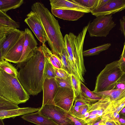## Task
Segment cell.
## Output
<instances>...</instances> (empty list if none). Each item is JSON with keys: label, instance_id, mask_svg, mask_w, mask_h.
I'll list each match as a JSON object with an SVG mask.
<instances>
[{"label": "cell", "instance_id": "5bb4252c", "mask_svg": "<svg viewBox=\"0 0 125 125\" xmlns=\"http://www.w3.org/2000/svg\"><path fill=\"white\" fill-rule=\"evenodd\" d=\"M51 8L74 10L85 13L91 12L89 9L75 2L74 0H50Z\"/></svg>", "mask_w": 125, "mask_h": 125}, {"label": "cell", "instance_id": "d6a6232c", "mask_svg": "<svg viewBox=\"0 0 125 125\" xmlns=\"http://www.w3.org/2000/svg\"><path fill=\"white\" fill-rule=\"evenodd\" d=\"M77 3L89 9L91 11L95 9L98 0H74Z\"/></svg>", "mask_w": 125, "mask_h": 125}, {"label": "cell", "instance_id": "f6af8a7d", "mask_svg": "<svg viewBox=\"0 0 125 125\" xmlns=\"http://www.w3.org/2000/svg\"><path fill=\"white\" fill-rule=\"evenodd\" d=\"M120 113L122 115L125 114V106L121 110Z\"/></svg>", "mask_w": 125, "mask_h": 125}, {"label": "cell", "instance_id": "44dd1931", "mask_svg": "<svg viewBox=\"0 0 125 125\" xmlns=\"http://www.w3.org/2000/svg\"><path fill=\"white\" fill-rule=\"evenodd\" d=\"M23 0H0V10L6 13L8 10L19 7Z\"/></svg>", "mask_w": 125, "mask_h": 125}, {"label": "cell", "instance_id": "7402d4cb", "mask_svg": "<svg viewBox=\"0 0 125 125\" xmlns=\"http://www.w3.org/2000/svg\"><path fill=\"white\" fill-rule=\"evenodd\" d=\"M0 69L13 76L17 77L18 72L17 69L6 60L3 59L0 61Z\"/></svg>", "mask_w": 125, "mask_h": 125}, {"label": "cell", "instance_id": "d6986e66", "mask_svg": "<svg viewBox=\"0 0 125 125\" xmlns=\"http://www.w3.org/2000/svg\"><path fill=\"white\" fill-rule=\"evenodd\" d=\"M102 97L113 103L125 97V89H115L101 92H94Z\"/></svg>", "mask_w": 125, "mask_h": 125}, {"label": "cell", "instance_id": "9c48e42d", "mask_svg": "<svg viewBox=\"0 0 125 125\" xmlns=\"http://www.w3.org/2000/svg\"><path fill=\"white\" fill-rule=\"evenodd\" d=\"M75 98L73 89L58 87L55 94L53 102L55 105L69 113L73 106Z\"/></svg>", "mask_w": 125, "mask_h": 125}, {"label": "cell", "instance_id": "83f0119b", "mask_svg": "<svg viewBox=\"0 0 125 125\" xmlns=\"http://www.w3.org/2000/svg\"><path fill=\"white\" fill-rule=\"evenodd\" d=\"M26 16L27 17H29L30 19L35 26L40 31L44 37L47 39L45 31L36 14L31 10Z\"/></svg>", "mask_w": 125, "mask_h": 125}, {"label": "cell", "instance_id": "7c38bea8", "mask_svg": "<svg viewBox=\"0 0 125 125\" xmlns=\"http://www.w3.org/2000/svg\"><path fill=\"white\" fill-rule=\"evenodd\" d=\"M24 32L15 29L8 33L0 39V61L14 45L21 35Z\"/></svg>", "mask_w": 125, "mask_h": 125}, {"label": "cell", "instance_id": "1f68e13d", "mask_svg": "<svg viewBox=\"0 0 125 125\" xmlns=\"http://www.w3.org/2000/svg\"><path fill=\"white\" fill-rule=\"evenodd\" d=\"M54 78L58 87L73 89L71 75L67 79H64L57 77H56Z\"/></svg>", "mask_w": 125, "mask_h": 125}, {"label": "cell", "instance_id": "e575fe53", "mask_svg": "<svg viewBox=\"0 0 125 125\" xmlns=\"http://www.w3.org/2000/svg\"><path fill=\"white\" fill-rule=\"evenodd\" d=\"M64 113L72 121L73 123V125H88L82 119L75 117L65 111Z\"/></svg>", "mask_w": 125, "mask_h": 125}, {"label": "cell", "instance_id": "8992f818", "mask_svg": "<svg viewBox=\"0 0 125 125\" xmlns=\"http://www.w3.org/2000/svg\"><path fill=\"white\" fill-rule=\"evenodd\" d=\"M112 14L99 15L90 23L87 31L91 37H106L115 26L113 21Z\"/></svg>", "mask_w": 125, "mask_h": 125}, {"label": "cell", "instance_id": "d4e9b609", "mask_svg": "<svg viewBox=\"0 0 125 125\" xmlns=\"http://www.w3.org/2000/svg\"><path fill=\"white\" fill-rule=\"evenodd\" d=\"M112 103V105L111 110L106 114L113 115L116 119L117 115L125 106V97L119 100Z\"/></svg>", "mask_w": 125, "mask_h": 125}, {"label": "cell", "instance_id": "ee69618b", "mask_svg": "<svg viewBox=\"0 0 125 125\" xmlns=\"http://www.w3.org/2000/svg\"><path fill=\"white\" fill-rule=\"evenodd\" d=\"M104 120L101 119L99 120V121L94 123L93 125H99V124L100 123H101L102 122H104Z\"/></svg>", "mask_w": 125, "mask_h": 125}, {"label": "cell", "instance_id": "ab89813d", "mask_svg": "<svg viewBox=\"0 0 125 125\" xmlns=\"http://www.w3.org/2000/svg\"><path fill=\"white\" fill-rule=\"evenodd\" d=\"M118 61L122 71L123 73L125 72V58L120 57Z\"/></svg>", "mask_w": 125, "mask_h": 125}, {"label": "cell", "instance_id": "74e56055", "mask_svg": "<svg viewBox=\"0 0 125 125\" xmlns=\"http://www.w3.org/2000/svg\"><path fill=\"white\" fill-rule=\"evenodd\" d=\"M51 56L54 60L60 67L61 69L65 70L62 61L58 56L56 54H53L52 53L51 54Z\"/></svg>", "mask_w": 125, "mask_h": 125}, {"label": "cell", "instance_id": "52a82bcc", "mask_svg": "<svg viewBox=\"0 0 125 125\" xmlns=\"http://www.w3.org/2000/svg\"><path fill=\"white\" fill-rule=\"evenodd\" d=\"M112 103L106 99H102L89 106L82 118L88 125H93L101 119L102 116L111 110Z\"/></svg>", "mask_w": 125, "mask_h": 125}, {"label": "cell", "instance_id": "4dcf8cb0", "mask_svg": "<svg viewBox=\"0 0 125 125\" xmlns=\"http://www.w3.org/2000/svg\"><path fill=\"white\" fill-rule=\"evenodd\" d=\"M81 85L82 94L85 97L91 100L97 101L102 99L101 97L89 90L82 82Z\"/></svg>", "mask_w": 125, "mask_h": 125}, {"label": "cell", "instance_id": "e0dca14e", "mask_svg": "<svg viewBox=\"0 0 125 125\" xmlns=\"http://www.w3.org/2000/svg\"><path fill=\"white\" fill-rule=\"evenodd\" d=\"M23 120L38 125H58L51 119L42 114L38 111L22 115Z\"/></svg>", "mask_w": 125, "mask_h": 125}, {"label": "cell", "instance_id": "8fae6325", "mask_svg": "<svg viewBox=\"0 0 125 125\" xmlns=\"http://www.w3.org/2000/svg\"><path fill=\"white\" fill-rule=\"evenodd\" d=\"M24 32L25 41L21 57L18 63H25L33 55L35 49L37 47V42L31 31L25 28Z\"/></svg>", "mask_w": 125, "mask_h": 125}, {"label": "cell", "instance_id": "277c9868", "mask_svg": "<svg viewBox=\"0 0 125 125\" xmlns=\"http://www.w3.org/2000/svg\"><path fill=\"white\" fill-rule=\"evenodd\" d=\"M123 73L118 60L107 64L97 76L95 88L92 92H99L114 89Z\"/></svg>", "mask_w": 125, "mask_h": 125}, {"label": "cell", "instance_id": "f35d334b", "mask_svg": "<svg viewBox=\"0 0 125 125\" xmlns=\"http://www.w3.org/2000/svg\"><path fill=\"white\" fill-rule=\"evenodd\" d=\"M120 27L119 30L123 34L125 39V16H124L122 19L120 20Z\"/></svg>", "mask_w": 125, "mask_h": 125}, {"label": "cell", "instance_id": "7a4b0ae2", "mask_svg": "<svg viewBox=\"0 0 125 125\" xmlns=\"http://www.w3.org/2000/svg\"><path fill=\"white\" fill-rule=\"evenodd\" d=\"M31 9L37 15L42 25L52 53L60 55L65 51V46L58 21L41 2L34 3Z\"/></svg>", "mask_w": 125, "mask_h": 125}, {"label": "cell", "instance_id": "2e32d148", "mask_svg": "<svg viewBox=\"0 0 125 125\" xmlns=\"http://www.w3.org/2000/svg\"><path fill=\"white\" fill-rule=\"evenodd\" d=\"M52 14L55 16L65 20L74 21L83 17L85 13L74 10L51 8Z\"/></svg>", "mask_w": 125, "mask_h": 125}, {"label": "cell", "instance_id": "484cf974", "mask_svg": "<svg viewBox=\"0 0 125 125\" xmlns=\"http://www.w3.org/2000/svg\"><path fill=\"white\" fill-rule=\"evenodd\" d=\"M45 62L44 70V78H54L56 77V76L54 67L47 58L45 56Z\"/></svg>", "mask_w": 125, "mask_h": 125}, {"label": "cell", "instance_id": "681fc988", "mask_svg": "<svg viewBox=\"0 0 125 125\" xmlns=\"http://www.w3.org/2000/svg\"></svg>", "mask_w": 125, "mask_h": 125}, {"label": "cell", "instance_id": "60d3db41", "mask_svg": "<svg viewBox=\"0 0 125 125\" xmlns=\"http://www.w3.org/2000/svg\"><path fill=\"white\" fill-rule=\"evenodd\" d=\"M103 122L105 125H120L119 122L114 120H105Z\"/></svg>", "mask_w": 125, "mask_h": 125}, {"label": "cell", "instance_id": "f1b7e54d", "mask_svg": "<svg viewBox=\"0 0 125 125\" xmlns=\"http://www.w3.org/2000/svg\"><path fill=\"white\" fill-rule=\"evenodd\" d=\"M19 108L17 105L0 96V111L9 110Z\"/></svg>", "mask_w": 125, "mask_h": 125}, {"label": "cell", "instance_id": "cb8c5ba5", "mask_svg": "<svg viewBox=\"0 0 125 125\" xmlns=\"http://www.w3.org/2000/svg\"><path fill=\"white\" fill-rule=\"evenodd\" d=\"M25 22L28 25L34 33L38 40L42 43H45L47 40L42 33L34 26L29 17H27L24 20Z\"/></svg>", "mask_w": 125, "mask_h": 125}, {"label": "cell", "instance_id": "d590c367", "mask_svg": "<svg viewBox=\"0 0 125 125\" xmlns=\"http://www.w3.org/2000/svg\"><path fill=\"white\" fill-rule=\"evenodd\" d=\"M56 77L64 79H68L71 75L66 71L61 69H58L54 67Z\"/></svg>", "mask_w": 125, "mask_h": 125}, {"label": "cell", "instance_id": "b9f144b4", "mask_svg": "<svg viewBox=\"0 0 125 125\" xmlns=\"http://www.w3.org/2000/svg\"><path fill=\"white\" fill-rule=\"evenodd\" d=\"M110 0H98L96 6L95 8H96L106 4Z\"/></svg>", "mask_w": 125, "mask_h": 125}, {"label": "cell", "instance_id": "4fadbf2b", "mask_svg": "<svg viewBox=\"0 0 125 125\" xmlns=\"http://www.w3.org/2000/svg\"><path fill=\"white\" fill-rule=\"evenodd\" d=\"M58 86L55 78H45L42 87L43 92L42 106L46 104L54 105L53 99Z\"/></svg>", "mask_w": 125, "mask_h": 125}, {"label": "cell", "instance_id": "7bdbcfd3", "mask_svg": "<svg viewBox=\"0 0 125 125\" xmlns=\"http://www.w3.org/2000/svg\"><path fill=\"white\" fill-rule=\"evenodd\" d=\"M121 57L125 58V39L124 43V47L122 52L121 55Z\"/></svg>", "mask_w": 125, "mask_h": 125}, {"label": "cell", "instance_id": "bcb514c9", "mask_svg": "<svg viewBox=\"0 0 125 125\" xmlns=\"http://www.w3.org/2000/svg\"><path fill=\"white\" fill-rule=\"evenodd\" d=\"M3 120L0 119V125H5Z\"/></svg>", "mask_w": 125, "mask_h": 125}, {"label": "cell", "instance_id": "c3c4849f", "mask_svg": "<svg viewBox=\"0 0 125 125\" xmlns=\"http://www.w3.org/2000/svg\"><path fill=\"white\" fill-rule=\"evenodd\" d=\"M120 125H125V124H121L120 123Z\"/></svg>", "mask_w": 125, "mask_h": 125}, {"label": "cell", "instance_id": "4316f807", "mask_svg": "<svg viewBox=\"0 0 125 125\" xmlns=\"http://www.w3.org/2000/svg\"><path fill=\"white\" fill-rule=\"evenodd\" d=\"M89 106L87 105L80 106H73L68 113L75 117L82 119L87 111Z\"/></svg>", "mask_w": 125, "mask_h": 125}, {"label": "cell", "instance_id": "5b68a950", "mask_svg": "<svg viewBox=\"0 0 125 125\" xmlns=\"http://www.w3.org/2000/svg\"><path fill=\"white\" fill-rule=\"evenodd\" d=\"M87 32L86 29H83L75 39L74 42L77 56L76 60L75 61L72 62L69 61L67 59L72 69L73 74L81 82L83 83L85 82L83 76L86 70L84 64L83 49Z\"/></svg>", "mask_w": 125, "mask_h": 125}, {"label": "cell", "instance_id": "ffe728a7", "mask_svg": "<svg viewBox=\"0 0 125 125\" xmlns=\"http://www.w3.org/2000/svg\"><path fill=\"white\" fill-rule=\"evenodd\" d=\"M19 22L13 20L6 13L0 10V28H19Z\"/></svg>", "mask_w": 125, "mask_h": 125}, {"label": "cell", "instance_id": "7dc6e473", "mask_svg": "<svg viewBox=\"0 0 125 125\" xmlns=\"http://www.w3.org/2000/svg\"><path fill=\"white\" fill-rule=\"evenodd\" d=\"M103 122H102L100 123L99 125H105Z\"/></svg>", "mask_w": 125, "mask_h": 125}, {"label": "cell", "instance_id": "603a6c76", "mask_svg": "<svg viewBox=\"0 0 125 125\" xmlns=\"http://www.w3.org/2000/svg\"><path fill=\"white\" fill-rule=\"evenodd\" d=\"M111 45V43H107L83 51V56H88L98 54L101 52L107 49Z\"/></svg>", "mask_w": 125, "mask_h": 125}, {"label": "cell", "instance_id": "f546056e", "mask_svg": "<svg viewBox=\"0 0 125 125\" xmlns=\"http://www.w3.org/2000/svg\"><path fill=\"white\" fill-rule=\"evenodd\" d=\"M71 76L73 89L75 98L82 94L81 85V82L73 74L71 75Z\"/></svg>", "mask_w": 125, "mask_h": 125}, {"label": "cell", "instance_id": "9a60e30c", "mask_svg": "<svg viewBox=\"0 0 125 125\" xmlns=\"http://www.w3.org/2000/svg\"><path fill=\"white\" fill-rule=\"evenodd\" d=\"M24 41V32L15 43L3 56V59L9 62L18 63L22 55Z\"/></svg>", "mask_w": 125, "mask_h": 125}, {"label": "cell", "instance_id": "3957f363", "mask_svg": "<svg viewBox=\"0 0 125 125\" xmlns=\"http://www.w3.org/2000/svg\"><path fill=\"white\" fill-rule=\"evenodd\" d=\"M0 96L17 105L25 103L30 98L29 95L17 77L0 69Z\"/></svg>", "mask_w": 125, "mask_h": 125}, {"label": "cell", "instance_id": "6da1fadb", "mask_svg": "<svg viewBox=\"0 0 125 125\" xmlns=\"http://www.w3.org/2000/svg\"><path fill=\"white\" fill-rule=\"evenodd\" d=\"M45 61L41 46L37 47L33 56L18 72L17 78L29 95H37L42 90Z\"/></svg>", "mask_w": 125, "mask_h": 125}, {"label": "cell", "instance_id": "30bf717a", "mask_svg": "<svg viewBox=\"0 0 125 125\" xmlns=\"http://www.w3.org/2000/svg\"><path fill=\"white\" fill-rule=\"evenodd\" d=\"M125 9V0H110L104 4L92 10V14L97 17L120 12Z\"/></svg>", "mask_w": 125, "mask_h": 125}, {"label": "cell", "instance_id": "ac0fdd59", "mask_svg": "<svg viewBox=\"0 0 125 125\" xmlns=\"http://www.w3.org/2000/svg\"><path fill=\"white\" fill-rule=\"evenodd\" d=\"M41 108H35L31 107L20 108L7 111H0V119H2L6 118H12L21 115L38 111Z\"/></svg>", "mask_w": 125, "mask_h": 125}, {"label": "cell", "instance_id": "ba28073f", "mask_svg": "<svg viewBox=\"0 0 125 125\" xmlns=\"http://www.w3.org/2000/svg\"><path fill=\"white\" fill-rule=\"evenodd\" d=\"M64 110L54 105L46 104L39 111L58 125H73L72 121L64 113Z\"/></svg>", "mask_w": 125, "mask_h": 125}, {"label": "cell", "instance_id": "8d00e7d4", "mask_svg": "<svg viewBox=\"0 0 125 125\" xmlns=\"http://www.w3.org/2000/svg\"><path fill=\"white\" fill-rule=\"evenodd\" d=\"M125 89V72L123 73L120 77L116 82L114 89Z\"/></svg>", "mask_w": 125, "mask_h": 125}, {"label": "cell", "instance_id": "836d02e7", "mask_svg": "<svg viewBox=\"0 0 125 125\" xmlns=\"http://www.w3.org/2000/svg\"><path fill=\"white\" fill-rule=\"evenodd\" d=\"M58 56L62 61L65 70L70 75L73 74L72 69L67 60L64 51L60 55Z\"/></svg>", "mask_w": 125, "mask_h": 125}]
</instances>
